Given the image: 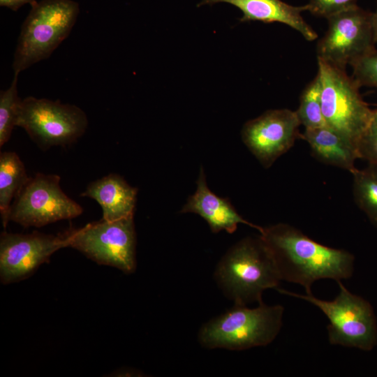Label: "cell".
<instances>
[{
    "label": "cell",
    "instance_id": "cell-24",
    "mask_svg": "<svg viewBox=\"0 0 377 377\" xmlns=\"http://www.w3.org/2000/svg\"><path fill=\"white\" fill-rule=\"evenodd\" d=\"M37 3L36 0H0V6L7 7L13 10H17L24 4L33 6Z\"/></svg>",
    "mask_w": 377,
    "mask_h": 377
},
{
    "label": "cell",
    "instance_id": "cell-12",
    "mask_svg": "<svg viewBox=\"0 0 377 377\" xmlns=\"http://www.w3.org/2000/svg\"><path fill=\"white\" fill-rule=\"evenodd\" d=\"M297 113L288 109L269 110L243 126L244 143L263 166L269 168L301 138Z\"/></svg>",
    "mask_w": 377,
    "mask_h": 377
},
{
    "label": "cell",
    "instance_id": "cell-4",
    "mask_svg": "<svg viewBox=\"0 0 377 377\" xmlns=\"http://www.w3.org/2000/svg\"><path fill=\"white\" fill-rule=\"evenodd\" d=\"M79 12L78 3L72 0H42L31 6L15 50L14 73L47 59L69 35Z\"/></svg>",
    "mask_w": 377,
    "mask_h": 377
},
{
    "label": "cell",
    "instance_id": "cell-22",
    "mask_svg": "<svg viewBox=\"0 0 377 377\" xmlns=\"http://www.w3.org/2000/svg\"><path fill=\"white\" fill-rule=\"evenodd\" d=\"M359 158L377 164V110L357 145Z\"/></svg>",
    "mask_w": 377,
    "mask_h": 377
},
{
    "label": "cell",
    "instance_id": "cell-20",
    "mask_svg": "<svg viewBox=\"0 0 377 377\" xmlns=\"http://www.w3.org/2000/svg\"><path fill=\"white\" fill-rule=\"evenodd\" d=\"M15 73L9 88L0 92V147L7 142L13 129L16 126L18 112L22 100L18 96L17 77Z\"/></svg>",
    "mask_w": 377,
    "mask_h": 377
},
{
    "label": "cell",
    "instance_id": "cell-11",
    "mask_svg": "<svg viewBox=\"0 0 377 377\" xmlns=\"http://www.w3.org/2000/svg\"><path fill=\"white\" fill-rule=\"evenodd\" d=\"M69 246L68 232L57 235L34 231H3L0 236V280L9 284L29 277L57 251Z\"/></svg>",
    "mask_w": 377,
    "mask_h": 377
},
{
    "label": "cell",
    "instance_id": "cell-5",
    "mask_svg": "<svg viewBox=\"0 0 377 377\" xmlns=\"http://www.w3.org/2000/svg\"><path fill=\"white\" fill-rule=\"evenodd\" d=\"M337 282L339 293L330 301L317 298L312 293L276 290L281 294L312 304L326 316L330 344L371 350L377 344V322L373 307L363 297L350 293L341 281Z\"/></svg>",
    "mask_w": 377,
    "mask_h": 377
},
{
    "label": "cell",
    "instance_id": "cell-3",
    "mask_svg": "<svg viewBox=\"0 0 377 377\" xmlns=\"http://www.w3.org/2000/svg\"><path fill=\"white\" fill-rule=\"evenodd\" d=\"M284 307L260 302L256 308L235 304L200 328L198 341L208 349L242 350L272 343L283 325Z\"/></svg>",
    "mask_w": 377,
    "mask_h": 377
},
{
    "label": "cell",
    "instance_id": "cell-9",
    "mask_svg": "<svg viewBox=\"0 0 377 377\" xmlns=\"http://www.w3.org/2000/svg\"><path fill=\"white\" fill-rule=\"evenodd\" d=\"M60 179L57 175L40 172L29 177L11 204L9 221L40 228L82 214V206L62 191Z\"/></svg>",
    "mask_w": 377,
    "mask_h": 377
},
{
    "label": "cell",
    "instance_id": "cell-8",
    "mask_svg": "<svg viewBox=\"0 0 377 377\" xmlns=\"http://www.w3.org/2000/svg\"><path fill=\"white\" fill-rule=\"evenodd\" d=\"M69 246L99 265L111 266L126 274L136 269V233L133 216L116 221L91 222L67 232Z\"/></svg>",
    "mask_w": 377,
    "mask_h": 377
},
{
    "label": "cell",
    "instance_id": "cell-15",
    "mask_svg": "<svg viewBox=\"0 0 377 377\" xmlns=\"http://www.w3.org/2000/svg\"><path fill=\"white\" fill-rule=\"evenodd\" d=\"M137 193V188L111 173L89 183L80 196L95 200L102 208V219L111 221L133 216Z\"/></svg>",
    "mask_w": 377,
    "mask_h": 377
},
{
    "label": "cell",
    "instance_id": "cell-6",
    "mask_svg": "<svg viewBox=\"0 0 377 377\" xmlns=\"http://www.w3.org/2000/svg\"><path fill=\"white\" fill-rule=\"evenodd\" d=\"M318 66L322 86V112L326 124L357 148L374 110L364 101L359 92V85L345 70L319 58Z\"/></svg>",
    "mask_w": 377,
    "mask_h": 377
},
{
    "label": "cell",
    "instance_id": "cell-21",
    "mask_svg": "<svg viewBox=\"0 0 377 377\" xmlns=\"http://www.w3.org/2000/svg\"><path fill=\"white\" fill-rule=\"evenodd\" d=\"M353 69V80L360 86L377 88V50L355 61L350 65Z\"/></svg>",
    "mask_w": 377,
    "mask_h": 377
},
{
    "label": "cell",
    "instance_id": "cell-10",
    "mask_svg": "<svg viewBox=\"0 0 377 377\" xmlns=\"http://www.w3.org/2000/svg\"><path fill=\"white\" fill-rule=\"evenodd\" d=\"M372 16L355 5L327 17V30L317 45L318 58L345 70L374 50Z\"/></svg>",
    "mask_w": 377,
    "mask_h": 377
},
{
    "label": "cell",
    "instance_id": "cell-14",
    "mask_svg": "<svg viewBox=\"0 0 377 377\" xmlns=\"http://www.w3.org/2000/svg\"><path fill=\"white\" fill-rule=\"evenodd\" d=\"M217 3H228L239 8L243 13L240 22H280L295 29L309 41L318 37L302 16V12L308 10L306 4L293 6L281 0H202L197 6Z\"/></svg>",
    "mask_w": 377,
    "mask_h": 377
},
{
    "label": "cell",
    "instance_id": "cell-1",
    "mask_svg": "<svg viewBox=\"0 0 377 377\" xmlns=\"http://www.w3.org/2000/svg\"><path fill=\"white\" fill-rule=\"evenodd\" d=\"M259 232L281 279L303 286L306 293H311L316 281H341L353 274L351 253L320 244L288 223L263 227Z\"/></svg>",
    "mask_w": 377,
    "mask_h": 377
},
{
    "label": "cell",
    "instance_id": "cell-16",
    "mask_svg": "<svg viewBox=\"0 0 377 377\" xmlns=\"http://www.w3.org/2000/svg\"><path fill=\"white\" fill-rule=\"evenodd\" d=\"M301 138L308 142L311 154L319 161L353 173L359 158L357 147L332 128H305Z\"/></svg>",
    "mask_w": 377,
    "mask_h": 377
},
{
    "label": "cell",
    "instance_id": "cell-13",
    "mask_svg": "<svg viewBox=\"0 0 377 377\" xmlns=\"http://www.w3.org/2000/svg\"><path fill=\"white\" fill-rule=\"evenodd\" d=\"M196 184L195 192L188 198L180 212L198 214L214 233L223 230L233 233L240 223L249 226L258 232L262 230L263 227L246 221L239 215L228 199L218 196L209 188L202 166Z\"/></svg>",
    "mask_w": 377,
    "mask_h": 377
},
{
    "label": "cell",
    "instance_id": "cell-25",
    "mask_svg": "<svg viewBox=\"0 0 377 377\" xmlns=\"http://www.w3.org/2000/svg\"><path fill=\"white\" fill-rule=\"evenodd\" d=\"M372 21H373L374 40H375V43H377V8H376V11L373 13Z\"/></svg>",
    "mask_w": 377,
    "mask_h": 377
},
{
    "label": "cell",
    "instance_id": "cell-23",
    "mask_svg": "<svg viewBox=\"0 0 377 377\" xmlns=\"http://www.w3.org/2000/svg\"><path fill=\"white\" fill-rule=\"evenodd\" d=\"M357 0H309L308 11L313 15L327 18L357 5Z\"/></svg>",
    "mask_w": 377,
    "mask_h": 377
},
{
    "label": "cell",
    "instance_id": "cell-18",
    "mask_svg": "<svg viewBox=\"0 0 377 377\" xmlns=\"http://www.w3.org/2000/svg\"><path fill=\"white\" fill-rule=\"evenodd\" d=\"M353 193L358 207L377 228V164L369 163L353 173Z\"/></svg>",
    "mask_w": 377,
    "mask_h": 377
},
{
    "label": "cell",
    "instance_id": "cell-19",
    "mask_svg": "<svg viewBox=\"0 0 377 377\" xmlns=\"http://www.w3.org/2000/svg\"><path fill=\"white\" fill-rule=\"evenodd\" d=\"M321 88L320 77L317 73L301 95L300 105L295 112L305 128L327 126L322 112Z\"/></svg>",
    "mask_w": 377,
    "mask_h": 377
},
{
    "label": "cell",
    "instance_id": "cell-2",
    "mask_svg": "<svg viewBox=\"0 0 377 377\" xmlns=\"http://www.w3.org/2000/svg\"><path fill=\"white\" fill-rule=\"evenodd\" d=\"M215 281L235 304L262 302L263 293L281 281L273 258L260 237H247L232 246L219 262Z\"/></svg>",
    "mask_w": 377,
    "mask_h": 377
},
{
    "label": "cell",
    "instance_id": "cell-17",
    "mask_svg": "<svg viewBox=\"0 0 377 377\" xmlns=\"http://www.w3.org/2000/svg\"><path fill=\"white\" fill-rule=\"evenodd\" d=\"M25 166L14 151L0 154V213L6 229L12 201L29 180Z\"/></svg>",
    "mask_w": 377,
    "mask_h": 377
},
{
    "label": "cell",
    "instance_id": "cell-7",
    "mask_svg": "<svg viewBox=\"0 0 377 377\" xmlns=\"http://www.w3.org/2000/svg\"><path fill=\"white\" fill-rule=\"evenodd\" d=\"M87 126V114L79 107L34 96L22 100L16 122L42 149L75 142Z\"/></svg>",
    "mask_w": 377,
    "mask_h": 377
}]
</instances>
